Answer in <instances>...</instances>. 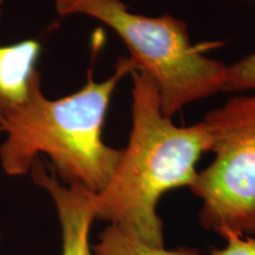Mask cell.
<instances>
[{
    "instance_id": "6da1fadb",
    "label": "cell",
    "mask_w": 255,
    "mask_h": 255,
    "mask_svg": "<svg viewBox=\"0 0 255 255\" xmlns=\"http://www.w3.org/2000/svg\"><path fill=\"white\" fill-rule=\"evenodd\" d=\"M128 57L116 64L113 75L88 81L79 90L49 98L41 89L40 73L32 79L23 102L5 116L0 132V165L8 176H23L41 156L65 184H77L98 193L107 186L119 163L122 149L103 141V127L121 79L135 71Z\"/></svg>"
},
{
    "instance_id": "7a4b0ae2",
    "label": "cell",
    "mask_w": 255,
    "mask_h": 255,
    "mask_svg": "<svg viewBox=\"0 0 255 255\" xmlns=\"http://www.w3.org/2000/svg\"><path fill=\"white\" fill-rule=\"evenodd\" d=\"M131 131L103 189L94 194L95 216L128 229L143 241L164 246L159 199L168 191L193 187L196 164L210 150L205 123L176 126L162 113L158 89L145 72L132 71Z\"/></svg>"
},
{
    "instance_id": "3957f363",
    "label": "cell",
    "mask_w": 255,
    "mask_h": 255,
    "mask_svg": "<svg viewBox=\"0 0 255 255\" xmlns=\"http://www.w3.org/2000/svg\"><path fill=\"white\" fill-rule=\"evenodd\" d=\"M60 15H88L110 27L127 46L137 71L158 89L161 109L173 117L188 104L223 90L227 65L205 55L209 45L190 40L183 20L131 12L122 0H53Z\"/></svg>"
},
{
    "instance_id": "277c9868",
    "label": "cell",
    "mask_w": 255,
    "mask_h": 255,
    "mask_svg": "<svg viewBox=\"0 0 255 255\" xmlns=\"http://www.w3.org/2000/svg\"><path fill=\"white\" fill-rule=\"evenodd\" d=\"M214 161L190 190L202 201L200 222L221 235L255 231V91L235 96L202 120Z\"/></svg>"
},
{
    "instance_id": "5b68a950",
    "label": "cell",
    "mask_w": 255,
    "mask_h": 255,
    "mask_svg": "<svg viewBox=\"0 0 255 255\" xmlns=\"http://www.w3.org/2000/svg\"><path fill=\"white\" fill-rule=\"evenodd\" d=\"M34 183L53 201L62 228V255H94L90 229L96 220L92 191L77 184H65L53 169L37 159L31 169Z\"/></svg>"
},
{
    "instance_id": "8992f818",
    "label": "cell",
    "mask_w": 255,
    "mask_h": 255,
    "mask_svg": "<svg viewBox=\"0 0 255 255\" xmlns=\"http://www.w3.org/2000/svg\"><path fill=\"white\" fill-rule=\"evenodd\" d=\"M40 43L25 39L0 45V130L5 116L26 97L32 79L37 75Z\"/></svg>"
},
{
    "instance_id": "52a82bcc",
    "label": "cell",
    "mask_w": 255,
    "mask_h": 255,
    "mask_svg": "<svg viewBox=\"0 0 255 255\" xmlns=\"http://www.w3.org/2000/svg\"><path fill=\"white\" fill-rule=\"evenodd\" d=\"M94 255H200L194 248L178 247L167 250L154 246L119 225L110 223L100 234L98 242L92 246Z\"/></svg>"
},
{
    "instance_id": "ba28073f",
    "label": "cell",
    "mask_w": 255,
    "mask_h": 255,
    "mask_svg": "<svg viewBox=\"0 0 255 255\" xmlns=\"http://www.w3.org/2000/svg\"><path fill=\"white\" fill-rule=\"evenodd\" d=\"M222 91H255V52L227 66Z\"/></svg>"
},
{
    "instance_id": "9c48e42d",
    "label": "cell",
    "mask_w": 255,
    "mask_h": 255,
    "mask_svg": "<svg viewBox=\"0 0 255 255\" xmlns=\"http://www.w3.org/2000/svg\"><path fill=\"white\" fill-rule=\"evenodd\" d=\"M221 237L226 240L225 247L213 250L212 255H255V237L227 231Z\"/></svg>"
},
{
    "instance_id": "30bf717a",
    "label": "cell",
    "mask_w": 255,
    "mask_h": 255,
    "mask_svg": "<svg viewBox=\"0 0 255 255\" xmlns=\"http://www.w3.org/2000/svg\"><path fill=\"white\" fill-rule=\"evenodd\" d=\"M253 235H255V231H254V233H253Z\"/></svg>"
}]
</instances>
